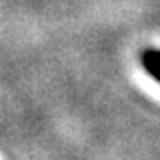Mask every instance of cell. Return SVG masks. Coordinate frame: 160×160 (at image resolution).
I'll return each mask as SVG.
<instances>
[{
	"mask_svg": "<svg viewBox=\"0 0 160 160\" xmlns=\"http://www.w3.org/2000/svg\"><path fill=\"white\" fill-rule=\"evenodd\" d=\"M140 64L144 66V70L152 76L156 82H160V50L156 48H148L140 54Z\"/></svg>",
	"mask_w": 160,
	"mask_h": 160,
	"instance_id": "1",
	"label": "cell"
}]
</instances>
